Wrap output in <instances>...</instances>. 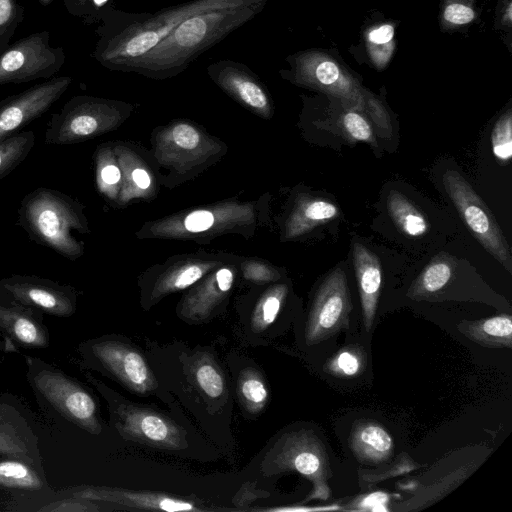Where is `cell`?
<instances>
[{
	"label": "cell",
	"mask_w": 512,
	"mask_h": 512,
	"mask_svg": "<svg viewBox=\"0 0 512 512\" xmlns=\"http://www.w3.org/2000/svg\"><path fill=\"white\" fill-rule=\"evenodd\" d=\"M252 0H191L155 13H126L111 8L95 32L99 39L91 56L109 70L129 72L132 65L185 19L203 11Z\"/></svg>",
	"instance_id": "obj_1"
},
{
	"label": "cell",
	"mask_w": 512,
	"mask_h": 512,
	"mask_svg": "<svg viewBox=\"0 0 512 512\" xmlns=\"http://www.w3.org/2000/svg\"><path fill=\"white\" fill-rule=\"evenodd\" d=\"M270 1L252 0L192 15L137 60L129 72L156 79L182 72L202 53L252 20Z\"/></svg>",
	"instance_id": "obj_2"
},
{
	"label": "cell",
	"mask_w": 512,
	"mask_h": 512,
	"mask_svg": "<svg viewBox=\"0 0 512 512\" xmlns=\"http://www.w3.org/2000/svg\"><path fill=\"white\" fill-rule=\"evenodd\" d=\"M17 212V225L32 241L68 260L82 255L86 221L80 203L69 195L38 187L22 198Z\"/></svg>",
	"instance_id": "obj_3"
},
{
	"label": "cell",
	"mask_w": 512,
	"mask_h": 512,
	"mask_svg": "<svg viewBox=\"0 0 512 512\" xmlns=\"http://www.w3.org/2000/svg\"><path fill=\"white\" fill-rule=\"evenodd\" d=\"M285 61L288 68L279 71L284 79L336 98L344 106L365 114L370 90L336 48L300 50L288 55Z\"/></svg>",
	"instance_id": "obj_4"
},
{
	"label": "cell",
	"mask_w": 512,
	"mask_h": 512,
	"mask_svg": "<svg viewBox=\"0 0 512 512\" xmlns=\"http://www.w3.org/2000/svg\"><path fill=\"white\" fill-rule=\"evenodd\" d=\"M262 464L266 475L295 471L310 480L313 490L307 500H327L331 495L329 456L322 440L311 430L283 434Z\"/></svg>",
	"instance_id": "obj_5"
},
{
	"label": "cell",
	"mask_w": 512,
	"mask_h": 512,
	"mask_svg": "<svg viewBox=\"0 0 512 512\" xmlns=\"http://www.w3.org/2000/svg\"><path fill=\"white\" fill-rule=\"evenodd\" d=\"M444 188L473 236L510 273L512 258L497 220L467 180L455 170L442 178Z\"/></svg>",
	"instance_id": "obj_6"
},
{
	"label": "cell",
	"mask_w": 512,
	"mask_h": 512,
	"mask_svg": "<svg viewBox=\"0 0 512 512\" xmlns=\"http://www.w3.org/2000/svg\"><path fill=\"white\" fill-rule=\"evenodd\" d=\"M64 62V49L50 45V33L35 32L0 52V85L50 79Z\"/></svg>",
	"instance_id": "obj_7"
},
{
	"label": "cell",
	"mask_w": 512,
	"mask_h": 512,
	"mask_svg": "<svg viewBox=\"0 0 512 512\" xmlns=\"http://www.w3.org/2000/svg\"><path fill=\"white\" fill-rule=\"evenodd\" d=\"M34 390L60 415L93 434L101 432L92 396L78 383L49 366L30 367Z\"/></svg>",
	"instance_id": "obj_8"
},
{
	"label": "cell",
	"mask_w": 512,
	"mask_h": 512,
	"mask_svg": "<svg viewBox=\"0 0 512 512\" xmlns=\"http://www.w3.org/2000/svg\"><path fill=\"white\" fill-rule=\"evenodd\" d=\"M112 109L106 100L74 96L51 115L44 141L50 145H69L93 137L107 125Z\"/></svg>",
	"instance_id": "obj_9"
},
{
	"label": "cell",
	"mask_w": 512,
	"mask_h": 512,
	"mask_svg": "<svg viewBox=\"0 0 512 512\" xmlns=\"http://www.w3.org/2000/svg\"><path fill=\"white\" fill-rule=\"evenodd\" d=\"M351 308L346 275L341 268L334 269L315 296L305 329L306 343H320L343 329Z\"/></svg>",
	"instance_id": "obj_10"
},
{
	"label": "cell",
	"mask_w": 512,
	"mask_h": 512,
	"mask_svg": "<svg viewBox=\"0 0 512 512\" xmlns=\"http://www.w3.org/2000/svg\"><path fill=\"white\" fill-rule=\"evenodd\" d=\"M0 293L52 316H71L76 308L74 289L36 275L14 274L0 280Z\"/></svg>",
	"instance_id": "obj_11"
},
{
	"label": "cell",
	"mask_w": 512,
	"mask_h": 512,
	"mask_svg": "<svg viewBox=\"0 0 512 512\" xmlns=\"http://www.w3.org/2000/svg\"><path fill=\"white\" fill-rule=\"evenodd\" d=\"M69 76L47 79L0 101V142L41 117L72 83Z\"/></svg>",
	"instance_id": "obj_12"
},
{
	"label": "cell",
	"mask_w": 512,
	"mask_h": 512,
	"mask_svg": "<svg viewBox=\"0 0 512 512\" xmlns=\"http://www.w3.org/2000/svg\"><path fill=\"white\" fill-rule=\"evenodd\" d=\"M113 414L118 431L126 439L169 450L186 446L181 427L155 411L119 404L113 408Z\"/></svg>",
	"instance_id": "obj_13"
},
{
	"label": "cell",
	"mask_w": 512,
	"mask_h": 512,
	"mask_svg": "<svg viewBox=\"0 0 512 512\" xmlns=\"http://www.w3.org/2000/svg\"><path fill=\"white\" fill-rule=\"evenodd\" d=\"M80 349L136 393H148L157 385L143 356L125 343L101 340L87 344L86 348L81 346Z\"/></svg>",
	"instance_id": "obj_14"
},
{
	"label": "cell",
	"mask_w": 512,
	"mask_h": 512,
	"mask_svg": "<svg viewBox=\"0 0 512 512\" xmlns=\"http://www.w3.org/2000/svg\"><path fill=\"white\" fill-rule=\"evenodd\" d=\"M398 27L399 21L371 11L362 24L358 43L351 46L350 52L359 63L377 71L385 70L396 51Z\"/></svg>",
	"instance_id": "obj_15"
},
{
	"label": "cell",
	"mask_w": 512,
	"mask_h": 512,
	"mask_svg": "<svg viewBox=\"0 0 512 512\" xmlns=\"http://www.w3.org/2000/svg\"><path fill=\"white\" fill-rule=\"evenodd\" d=\"M207 73L224 91L246 106L267 112L270 98L261 80L246 64L220 60L207 67Z\"/></svg>",
	"instance_id": "obj_16"
},
{
	"label": "cell",
	"mask_w": 512,
	"mask_h": 512,
	"mask_svg": "<svg viewBox=\"0 0 512 512\" xmlns=\"http://www.w3.org/2000/svg\"><path fill=\"white\" fill-rule=\"evenodd\" d=\"M71 497L87 501H102L135 509L174 511H200L192 502L170 495L129 491L110 487H80L71 491Z\"/></svg>",
	"instance_id": "obj_17"
},
{
	"label": "cell",
	"mask_w": 512,
	"mask_h": 512,
	"mask_svg": "<svg viewBox=\"0 0 512 512\" xmlns=\"http://www.w3.org/2000/svg\"><path fill=\"white\" fill-rule=\"evenodd\" d=\"M41 312L0 293V330L22 347L44 348L49 334Z\"/></svg>",
	"instance_id": "obj_18"
},
{
	"label": "cell",
	"mask_w": 512,
	"mask_h": 512,
	"mask_svg": "<svg viewBox=\"0 0 512 512\" xmlns=\"http://www.w3.org/2000/svg\"><path fill=\"white\" fill-rule=\"evenodd\" d=\"M353 263L361 300L362 315L367 331L374 323L382 283L379 258L361 243L353 244Z\"/></svg>",
	"instance_id": "obj_19"
},
{
	"label": "cell",
	"mask_w": 512,
	"mask_h": 512,
	"mask_svg": "<svg viewBox=\"0 0 512 512\" xmlns=\"http://www.w3.org/2000/svg\"><path fill=\"white\" fill-rule=\"evenodd\" d=\"M349 445L362 464L377 465L389 460L394 453L390 433L378 422L361 420L351 430Z\"/></svg>",
	"instance_id": "obj_20"
},
{
	"label": "cell",
	"mask_w": 512,
	"mask_h": 512,
	"mask_svg": "<svg viewBox=\"0 0 512 512\" xmlns=\"http://www.w3.org/2000/svg\"><path fill=\"white\" fill-rule=\"evenodd\" d=\"M458 330L471 341L485 347H512V318L509 314L462 322Z\"/></svg>",
	"instance_id": "obj_21"
},
{
	"label": "cell",
	"mask_w": 512,
	"mask_h": 512,
	"mask_svg": "<svg viewBox=\"0 0 512 512\" xmlns=\"http://www.w3.org/2000/svg\"><path fill=\"white\" fill-rule=\"evenodd\" d=\"M490 0H440L438 22L443 32L465 31L475 24Z\"/></svg>",
	"instance_id": "obj_22"
},
{
	"label": "cell",
	"mask_w": 512,
	"mask_h": 512,
	"mask_svg": "<svg viewBox=\"0 0 512 512\" xmlns=\"http://www.w3.org/2000/svg\"><path fill=\"white\" fill-rule=\"evenodd\" d=\"M387 209L395 225L405 235L420 237L427 233L429 224L426 217L407 197L397 190L389 192Z\"/></svg>",
	"instance_id": "obj_23"
},
{
	"label": "cell",
	"mask_w": 512,
	"mask_h": 512,
	"mask_svg": "<svg viewBox=\"0 0 512 512\" xmlns=\"http://www.w3.org/2000/svg\"><path fill=\"white\" fill-rule=\"evenodd\" d=\"M455 260L447 254H438L423 269L412 285L409 296H427L441 290L451 279Z\"/></svg>",
	"instance_id": "obj_24"
},
{
	"label": "cell",
	"mask_w": 512,
	"mask_h": 512,
	"mask_svg": "<svg viewBox=\"0 0 512 512\" xmlns=\"http://www.w3.org/2000/svg\"><path fill=\"white\" fill-rule=\"evenodd\" d=\"M35 144L32 131H21L0 142V180L26 159Z\"/></svg>",
	"instance_id": "obj_25"
},
{
	"label": "cell",
	"mask_w": 512,
	"mask_h": 512,
	"mask_svg": "<svg viewBox=\"0 0 512 512\" xmlns=\"http://www.w3.org/2000/svg\"><path fill=\"white\" fill-rule=\"evenodd\" d=\"M239 396L248 411L260 412L266 405L269 392L258 371L252 368L241 371L238 378Z\"/></svg>",
	"instance_id": "obj_26"
},
{
	"label": "cell",
	"mask_w": 512,
	"mask_h": 512,
	"mask_svg": "<svg viewBox=\"0 0 512 512\" xmlns=\"http://www.w3.org/2000/svg\"><path fill=\"white\" fill-rule=\"evenodd\" d=\"M367 362L362 347L347 346L337 351L324 365V370L337 377L351 378L360 375Z\"/></svg>",
	"instance_id": "obj_27"
},
{
	"label": "cell",
	"mask_w": 512,
	"mask_h": 512,
	"mask_svg": "<svg viewBox=\"0 0 512 512\" xmlns=\"http://www.w3.org/2000/svg\"><path fill=\"white\" fill-rule=\"evenodd\" d=\"M43 482L26 464L18 461H0V488L40 490Z\"/></svg>",
	"instance_id": "obj_28"
},
{
	"label": "cell",
	"mask_w": 512,
	"mask_h": 512,
	"mask_svg": "<svg viewBox=\"0 0 512 512\" xmlns=\"http://www.w3.org/2000/svg\"><path fill=\"white\" fill-rule=\"evenodd\" d=\"M197 387L209 398H219L225 390L223 374L209 357L203 355L194 362L191 369Z\"/></svg>",
	"instance_id": "obj_29"
},
{
	"label": "cell",
	"mask_w": 512,
	"mask_h": 512,
	"mask_svg": "<svg viewBox=\"0 0 512 512\" xmlns=\"http://www.w3.org/2000/svg\"><path fill=\"white\" fill-rule=\"evenodd\" d=\"M339 215L338 207L326 199L306 201L298 210L294 230L302 232L312 227L326 223Z\"/></svg>",
	"instance_id": "obj_30"
},
{
	"label": "cell",
	"mask_w": 512,
	"mask_h": 512,
	"mask_svg": "<svg viewBox=\"0 0 512 512\" xmlns=\"http://www.w3.org/2000/svg\"><path fill=\"white\" fill-rule=\"evenodd\" d=\"M340 107L339 125L345 135L350 140L375 145L374 132L367 116L358 110L344 106L342 103Z\"/></svg>",
	"instance_id": "obj_31"
},
{
	"label": "cell",
	"mask_w": 512,
	"mask_h": 512,
	"mask_svg": "<svg viewBox=\"0 0 512 512\" xmlns=\"http://www.w3.org/2000/svg\"><path fill=\"white\" fill-rule=\"evenodd\" d=\"M492 150L501 162L512 156V109L508 107L495 122L491 134Z\"/></svg>",
	"instance_id": "obj_32"
},
{
	"label": "cell",
	"mask_w": 512,
	"mask_h": 512,
	"mask_svg": "<svg viewBox=\"0 0 512 512\" xmlns=\"http://www.w3.org/2000/svg\"><path fill=\"white\" fill-rule=\"evenodd\" d=\"M285 292V288L279 287L260 301L251 318V329L254 332L266 330L275 321L285 297Z\"/></svg>",
	"instance_id": "obj_33"
},
{
	"label": "cell",
	"mask_w": 512,
	"mask_h": 512,
	"mask_svg": "<svg viewBox=\"0 0 512 512\" xmlns=\"http://www.w3.org/2000/svg\"><path fill=\"white\" fill-rule=\"evenodd\" d=\"M64 6L71 16L80 18L86 25L100 23L114 7L112 0H64Z\"/></svg>",
	"instance_id": "obj_34"
},
{
	"label": "cell",
	"mask_w": 512,
	"mask_h": 512,
	"mask_svg": "<svg viewBox=\"0 0 512 512\" xmlns=\"http://www.w3.org/2000/svg\"><path fill=\"white\" fill-rule=\"evenodd\" d=\"M24 13V7L17 0H0V52L9 45L24 20Z\"/></svg>",
	"instance_id": "obj_35"
},
{
	"label": "cell",
	"mask_w": 512,
	"mask_h": 512,
	"mask_svg": "<svg viewBox=\"0 0 512 512\" xmlns=\"http://www.w3.org/2000/svg\"><path fill=\"white\" fill-rule=\"evenodd\" d=\"M494 29L505 34L503 41L511 52L512 42V0H498L494 14Z\"/></svg>",
	"instance_id": "obj_36"
},
{
	"label": "cell",
	"mask_w": 512,
	"mask_h": 512,
	"mask_svg": "<svg viewBox=\"0 0 512 512\" xmlns=\"http://www.w3.org/2000/svg\"><path fill=\"white\" fill-rule=\"evenodd\" d=\"M202 275L203 270L199 266L192 265L175 274L162 285V288L163 290L184 289L199 280Z\"/></svg>",
	"instance_id": "obj_37"
},
{
	"label": "cell",
	"mask_w": 512,
	"mask_h": 512,
	"mask_svg": "<svg viewBox=\"0 0 512 512\" xmlns=\"http://www.w3.org/2000/svg\"><path fill=\"white\" fill-rule=\"evenodd\" d=\"M174 142L185 149H193L199 144L198 132L188 124H179L172 131Z\"/></svg>",
	"instance_id": "obj_38"
},
{
	"label": "cell",
	"mask_w": 512,
	"mask_h": 512,
	"mask_svg": "<svg viewBox=\"0 0 512 512\" xmlns=\"http://www.w3.org/2000/svg\"><path fill=\"white\" fill-rule=\"evenodd\" d=\"M87 500L71 497L42 507L41 511H94L97 507L89 506Z\"/></svg>",
	"instance_id": "obj_39"
},
{
	"label": "cell",
	"mask_w": 512,
	"mask_h": 512,
	"mask_svg": "<svg viewBox=\"0 0 512 512\" xmlns=\"http://www.w3.org/2000/svg\"><path fill=\"white\" fill-rule=\"evenodd\" d=\"M214 217L208 211H195L185 219V227L190 232H201L212 226Z\"/></svg>",
	"instance_id": "obj_40"
},
{
	"label": "cell",
	"mask_w": 512,
	"mask_h": 512,
	"mask_svg": "<svg viewBox=\"0 0 512 512\" xmlns=\"http://www.w3.org/2000/svg\"><path fill=\"white\" fill-rule=\"evenodd\" d=\"M100 178L104 183L114 185L120 180V171L115 165H106L100 171Z\"/></svg>",
	"instance_id": "obj_41"
},
{
	"label": "cell",
	"mask_w": 512,
	"mask_h": 512,
	"mask_svg": "<svg viewBox=\"0 0 512 512\" xmlns=\"http://www.w3.org/2000/svg\"><path fill=\"white\" fill-rule=\"evenodd\" d=\"M215 279L219 288L228 292L233 283V274L229 269L223 268L216 273Z\"/></svg>",
	"instance_id": "obj_42"
},
{
	"label": "cell",
	"mask_w": 512,
	"mask_h": 512,
	"mask_svg": "<svg viewBox=\"0 0 512 512\" xmlns=\"http://www.w3.org/2000/svg\"><path fill=\"white\" fill-rule=\"evenodd\" d=\"M134 182L142 189H146L150 185V177L146 171L135 169L132 174Z\"/></svg>",
	"instance_id": "obj_43"
},
{
	"label": "cell",
	"mask_w": 512,
	"mask_h": 512,
	"mask_svg": "<svg viewBox=\"0 0 512 512\" xmlns=\"http://www.w3.org/2000/svg\"><path fill=\"white\" fill-rule=\"evenodd\" d=\"M38 2L43 6H48L53 2V0H38Z\"/></svg>",
	"instance_id": "obj_44"
},
{
	"label": "cell",
	"mask_w": 512,
	"mask_h": 512,
	"mask_svg": "<svg viewBox=\"0 0 512 512\" xmlns=\"http://www.w3.org/2000/svg\"><path fill=\"white\" fill-rule=\"evenodd\" d=\"M1 345V344H0Z\"/></svg>",
	"instance_id": "obj_45"
}]
</instances>
